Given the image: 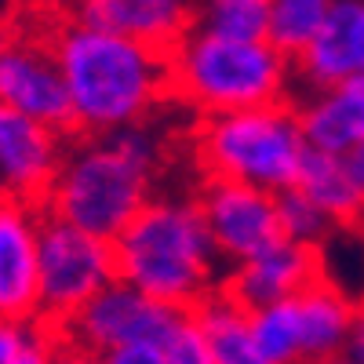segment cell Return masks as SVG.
<instances>
[{
    "instance_id": "obj_3",
    "label": "cell",
    "mask_w": 364,
    "mask_h": 364,
    "mask_svg": "<svg viewBox=\"0 0 364 364\" xmlns=\"http://www.w3.org/2000/svg\"><path fill=\"white\" fill-rule=\"evenodd\" d=\"M113 255L120 281L175 310H193L226 277L193 193L161 190L113 240Z\"/></svg>"
},
{
    "instance_id": "obj_8",
    "label": "cell",
    "mask_w": 364,
    "mask_h": 364,
    "mask_svg": "<svg viewBox=\"0 0 364 364\" xmlns=\"http://www.w3.org/2000/svg\"><path fill=\"white\" fill-rule=\"evenodd\" d=\"M0 106L73 135L70 91L51 41L29 33H8L0 41Z\"/></svg>"
},
{
    "instance_id": "obj_24",
    "label": "cell",
    "mask_w": 364,
    "mask_h": 364,
    "mask_svg": "<svg viewBox=\"0 0 364 364\" xmlns=\"http://www.w3.org/2000/svg\"><path fill=\"white\" fill-rule=\"evenodd\" d=\"M58 350H63V336H58L55 328H48V324L37 321L33 328H29L26 346L18 350V357L11 364H55Z\"/></svg>"
},
{
    "instance_id": "obj_7",
    "label": "cell",
    "mask_w": 364,
    "mask_h": 364,
    "mask_svg": "<svg viewBox=\"0 0 364 364\" xmlns=\"http://www.w3.org/2000/svg\"><path fill=\"white\" fill-rule=\"evenodd\" d=\"M190 310H175L164 302L149 299L146 291L132 288L128 281H113L109 288H102L87 306L58 331L66 346L95 353V357H109L124 346L135 343H168L175 336V328L186 321Z\"/></svg>"
},
{
    "instance_id": "obj_32",
    "label": "cell",
    "mask_w": 364,
    "mask_h": 364,
    "mask_svg": "<svg viewBox=\"0 0 364 364\" xmlns=\"http://www.w3.org/2000/svg\"><path fill=\"white\" fill-rule=\"evenodd\" d=\"M360 233H364V230H360Z\"/></svg>"
},
{
    "instance_id": "obj_29",
    "label": "cell",
    "mask_w": 364,
    "mask_h": 364,
    "mask_svg": "<svg viewBox=\"0 0 364 364\" xmlns=\"http://www.w3.org/2000/svg\"><path fill=\"white\" fill-rule=\"evenodd\" d=\"M346 161H350V168H353V178L360 182V190H364V146H360V149H353V154H350Z\"/></svg>"
},
{
    "instance_id": "obj_5",
    "label": "cell",
    "mask_w": 364,
    "mask_h": 364,
    "mask_svg": "<svg viewBox=\"0 0 364 364\" xmlns=\"http://www.w3.org/2000/svg\"><path fill=\"white\" fill-rule=\"evenodd\" d=\"M190 149L200 178L240 182V186H255L277 197L295 190L299 171L310 154L295 113V99L204 117L190 132Z\"/></svg>"
},
{
    "instance_id": "obj_28",
    "label": "cell",
    "mask_w": 364,
    "mask_h": 364,
    "mask_svg": "<svg viewBox=\"0 0 364 364\" xmlns=\"http://www.w3.org/2000/svg\"><path fill=\"white\" fill-rule=\"evenodd\" d=\"M55 364H106V357H95V353H84V350H73L63 343V350H58Z\"/></svg>"
},
{
    "instance_id": "obj_10",
    "label": "cell",
    "mask_w": 364,
    "mask_h": 364,
    "mask_svg": "<svg viewBox=\"0 0 364 364\" xmlns=\"http://www.w3.org/2000/svg\"><path fill=\"white\" fill-rule=\"evenodd\" d=\"M44 204L0 197V321H41Z\"/></svg>"
},
{
    "instance_id": "obj_26",
    "label": "cell",
    "mask_w": 364,
    "mask_h": 364,
    "mask_svg": "<svg viewBox=\"0 0 364 364\" xmlns=\"http://www.w3.org/2000/svg\"><path fill=\"white\" fill-rule=\"evenodd\" d=\"M33 324H15V321H0V364H11L18 357V350L29 339Z\"/></svg>"
},
{
    "instance_id": "obj_20",
    "label": "cell",
    "mask_w": 364,
    "mask_h": 364,
    "mask_svg": "<svg viewBox=\"0 0 364 364\" xmlns=\"http://www.w3.org/2000/svg\"><path fill=\"white\" fill-rule=\"evenodd\" d=\"M269 0H197L193 29L226 41H266Z\"/></svg>"
},
{
    "instance_id": "obj_17",
    "label": "cell",
    "mask_w": 364,
    "mask_h": 364,
    "mask_svg": "<svg viewBox=\"0 0 364 364\" xmlns=\"http://www.w3.org/2000/svg\"><path fill=\"white\" fill-rule=\"evenodd\" d=\"M295 190L310 197L324 215L336 223L339 233L364 230V190L353 178V168L346 157H328V154H306V164L299 171Z\"/></svg>"
},
{
    "instance_id": "obj_31",
    "label": "cell",
    "mask_w": 364,
    "mask_h": 364,
    "mask_svg": "<svg viewBox=\"0 0 364 364\" xmlns=\"http://www.w3.org/2000/svg\"><path fill=\"white\" fill-rule=\"evenodd\" d=\"M8 37V22H4V15H0V41Z\"/></svg>"
},
{
    "instance_id": "obj_6",
    "label": "cell",
    "mask_w": 364,
    "mask_h": 364,
    "mask_svg": "<svg viewBox=\"0 0 364 364\" xmlns=\"http://www.w3.org/2000/svg\"><path fill=\"white\" fill-rule=\"evenodd\" d=\"M117 281L113 240L44 215L41 230V324L63 331L102 288Z\"/></svg>"
},
{
    "instance_id": "obj_21",
    "label": "cell",
    "mask_w": 364,
    "mask_h": 364,
    "mask_svg": "<svg viewBox=\"0 0 364 364\" xmlns=\"http://www.w3.org/2000/svg\"><path fill=\"white\" fill-rule=\"evenodd\" d=\"M252 331H255V343H259V350H262V357L269 364H306L302 360V336H299L295 299L252 310Z\"/></svg>"
},
{
    "instance_id": "obj_12",
    "label": "cell",
    "mask_w": 364,
    "mask_h": 364,
    "mask_svg": "<svg viewBox=\"0 0 364 364\" xmlns=\"http://www.w3.org/2000/svg\"><path fill=\"white\" fill-rule=\"evenodd\" d=\"M317 277H324V252L281 237L266 252L237 266H226L223 291L233 295L245 310H262V306H273V302L295 299Z\"/></svg>"
},
{
    "instance_id": "obj_1",
    "label": "cell",
    "mask_w": 364,
    "mask_h": 364,
    "mask_svg": "<svg viewBox=\"0 0 364 364\" xmlns=\"http://www.w3.org/2000/svg\"><path fill=\"white\" fill-rule=\"evenodd\" d=\"M168 149L154 124L113 135H73L66 146L44 215L102 240H117L161 190Z\"/></svg>"
},
{
    "instance_id": "obj_18",
    "label": "cell",
    "mask_w": 364,
    "mask_h": 364,
    "mask_svg": "<svg viewBox=\"0 0 364 364\" xmlns=\"http://www.w3.org/2000/svg\"><path fill=\"white\" fill-rule=\"evenodd\" d=\"M197 331L208 343V353L215 364H269L255 343L252 331V310H245L233 295L223 288L200 299L190 310Z\"/></svg>"
},
{
    "instance_id": "obj_30",
    "label": "cell",
    "mask_w": 364,
    "mask_h": 364,
    "mask_svg": "<svg viewBox=\"0 0 364 364\" xmlns=\"http://www.w3.org/2000/svg\"><path fill=\"white\" fill-rule=\"evenodd\" d=\"M324 364H360L353 353H339V357H331V360H324Z\"/></svg>"
},
{
    "instance_id": "obj_15",
    "label": "cell",
    "mask_w": 364,
    "mask_h": 364,
    "mask_svg": "<svg viewBox=\"0 0 364 364\" xmlns=\"http://www.w3.org/2000/svg\"><path fill=\"white\" fill-rule=\"evenodd\" d=\"M295 113L314 154L350 157L364 146V77L321 91H302L295 99Z\"/></svg>"
},
{
    "instance_id": "obj_16",
    "label": "cell",
    "mask_w": 364,
    "mask_h": 364,
    "mask_svg": "<svg viewBox=\"0 0 364 364\" xmlns=\"http://www.w3.org/2000/svg\"><path fill=\"white\" fill-rule=\"evenodd\" d=\"M299 314V336H302V360L324 364L339 353H350L353 317H357V295H350L339 281L328 273L306 284L295 295Z\"/></svg>"
},
{
    "instance_id": "obj_22",
    "label": "cell",
    "mask_w": 364,
    "mask_h": 364,
    "mask_svg": "<svg viewBox=\"0 0 364 364\" xmlns=\"http://www.w3.org/2000/svg\"><path fill=\"white\" fill-rule=\"evenodd\" d=\"M277 223H281V237L284 240H295V245H306V248H321L331 237H336V223H331L324 211L310 200L302 197L299 190H288L277 197Z\"/></svg>"
},
{
    "instance_id": "obj_11",
    "label": "cell",
    "mask_w": 364,
    "mask_h": 364,
    "mask_svg": "<svg viewBox=\"0 0 364 364\" xmlns=\"http://www.w3.org/2000/svg\"><path fill=\"white\" fill-rule=\"evenodd\" d=\"M70 139L73 135L0 106V197L44 204Z\"/></svg>"
},
{
    "instance_id": "obj_19",
    "label": "cell",
    "mask_w": 364,
    "mask_h": 364,
    "mask_svg": "<svg viewBox=\"0 0 364 364\" xmlns=\"http://www.w3.org/2000/svg\"><path fill=\"white\" fill-rule=\"evenodd\" d=\"M331 4H336V0H269L266 41L284 58L295 63L324 29V22L331 15Z\"/></svg>"
},
{
    "instance_id": "obj_14",
    "label": "cell",
    "mask_w": 364,
    "mask_h": 364,
    "mask_svg": "<svg viewBox=\"0 0 364 364\" xmlns=\"http://www.w3.org/2000/svg\"><path fill=\"white\" fill-rule=\"evenodd\" d=\"M197 0H77V22L171 51L193 29Z\"/></svg>"
},
{
    "instance_id": "obj_2",
    "label": "cell",
    "mask_w": 364,
    "mask_h": 364,
    "mask_svg": "<svg viewBox=\"0 0 364 364\" xmlns=\"http://www.w3.org/2000/svg\"><path fill=\"white\" fill-rule=\"evenodd\" d=\"M51 48L70 91L73 135L139 128L149 124L164 102H171L168 51L91 29L77 18L55 29Z\"/></svg>"
},
{
    "instance_id": "obj_23",
    "label": "cell",
    "mask_w": 364,
    "mask_h": 364,
    "mask_svg": "<svg viewBox=\"0 0 364 364\" xmlns=\"http://www.w3.org/2000/svg\"><path fill=\"white\" fill-rule=\"evenodd\" d=\"M164 350H168V360L171 364H215V360H211V353H208L204 336L197 331V324H193L190 314H186V321L175 328V336L164 343Z\"/></svg>"
},
{
    "instance_id": "obj_25",
    "label": "cell",
    "mask_w": 364,
    "mask_h": 364,
    "mask_svg": "<svg viewBox=\"0 0 364 364\" xmlns=\"http://www.w3.org/2000/svg\"><path fill=\"white\" fill-rule=\"evenodd\" d=\"M106 364H171V360H168V350L161 343H135V346L109 353Z\"/></svg>"
},
{
    "instance_id": "obj_13",
    "label": "cell",
    "mask_w": 364,
    "mask_h": 364,
    "mask_svg": "<svg viewBox=\"0 0 364 364\" xmlns=\"http://www.w3.org/2000/svg\"><path fill=\"white\" fill-rule=\"evenodd\" d=\"M364 77V0H336L317 41L295 58L302 91L336 87Z\"/></svg>"
},
{
    "instance_id": "obj_4",
    "label": "cell",
    "mask_w": 364,
    "mask_h": 364,
    "mask_svg": "<svg viewBox=\"0 0 364 364\" xmlns=\"http://www.w3.org/2000/svg\"><path fill=\"white\" fill-rule=\"evenodd\" d=\"M171 102L197 120L291 102L295 63L269 41H226L190 29L171 51Z\"/></svg>"
},
{
    "instance_id": "obj_9",
    "label": "cell",
    "mask_w": 364,
    "mask_h": 364,
    "mask_svg": "<svg viewBox=\"0 0 364 364\" xmlns=\"http://www.w3.org/2000/svg\"><path fill=\"white\" fill-rule=\"evenodd\" d=\"M193 197L208 223L211 245H215L226 266L245 262L266 252L273 240H281L277 193L240 186V182H223V178H200Z\"/></svg>"
},
{
    "instance_id": "obj_27",
    "label": "cell",
    "mask_w": 364,
    "mask_h": 364,
    "mask_svg": "<svg viewBox=\"0 0 364 364\" xmlns=\"http://www.w3.org/2000/svg\"><path fill=\"white\" fill-rule=\"evenodd\" d=\"M350 353L364 364V295H357V317H353V336H350Z\"/></svg>"
}]
</instances>
